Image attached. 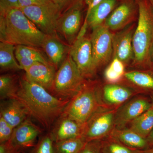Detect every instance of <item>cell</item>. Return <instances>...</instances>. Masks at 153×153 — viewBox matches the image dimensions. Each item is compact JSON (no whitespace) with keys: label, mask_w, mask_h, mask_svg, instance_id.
<instances>
[{"label":"cell","mask_w":153,"mask_h":153,"mask_svg":"<svg viewBox=\"0 0 153 153\" xmlns=\"http://www.w3.org/2000/svg\"><path fill=\"white\" fill-rule=\"evenodd\" d=\"M125 76L128 80L139 87L153 89V75L140 71L126 72Z\"/></svg>","instance_id":"obj_28"},{"label":"cell","mask_w":153,"mask_h":153,"mask_svg":"<svg viewBox=\"0 0 153 153\" xmlns=\"http://www.w3.org/2000/svg\"><path fill=\"white\" fill-rule=\"evenodd\" d=\"M25 71L27 79L43 86L50 92L56 74L52 65L36 62Z\"/></svg>","instance_id":"obj_17"},{"label":"cell","mask_w":153,"mask_h":153,"mask_svg":"<svg viewBox=\"0 0 153 153\" xmlns=\"http://www.w3.org/2000/svg\"><path fill=\"white\" fill-rule=\"evenodd\" d=\"M111 137L128 147L138 150H144L150 148L146 138L132 130H116Z\"/></svg>","instance_id":"obj_19"},{"label":"cell","mask_w":153,"mask_h":153,"mask_svg":"<svg viewBox=\"0 0 153 153\" xmlns=\"http://www.w3.org/2000/svg\"><path fill=\"white\" fill-rule=\"evenodd\" d=\"M0 116L14 128L30 117L24 105L15 98L8 99L1 102Z\"/></svg>","instance_id":"obj_16"},{"label":"cell","mask_w":153,"mask_h":153,"mask_svg":"<svg viewBox=\"0 0 153 153\" xmlns=\"http://www.w3.org/2000/svg\"></svg>","instance_id":"obj_44"},{"label":"cell","mask_w":153,"mask_h":153,"mask_svg":"<svg viewBox=\"0 0 153 153\" xmlns=\"http://www.w3.org/2000/svg\"><path fill=\"white\" fill-rule=\"evenodd\" d=\"M55 4L52 0H19L20 8L34 5H45Z\"/></svg>","instance_id":"obj_33"},{"label":"cell","mask_w":153,"mask_h":153,"mask_svg":"<svg viewBox=\"0 0 153 153\" xmlns=\"http://www.w3.org/2000/svg\"><path fill=\"white\" fill-rule=\"evenodd\" d=\"M50 132L54 142L82 137L84 126L61 115Z\"/></svg>","instance_id":"obj_14"},{"label":"cell","mask_w":153,"mask_h":153,"mask_svg":"<svg viewBox=\"0 0 153 153\" xmlns=\"http://www.w3.org/2000/svg\"><path fill=\"white\" fill-rule=\"evenodd\" d=\"M102 1V0H84V2L87 6L86 16L88 15L91 11Z\"/></svg>","instance_id":"obj_38"},{"label":"cell","mask_w":153,"mask_h":153,"mask_svg":"<svg viewBox=\"0 0 153 153\" xmlns=\"http://www.w3.org/2000/svg\"><path fill=\"white\" fill-rule=\"evenodd\" d=\"M15 53L16 57H27L46 65H52L46 60L41 52L34 47L24 45H17L16 46Z\"/></svg>","instance_id":"obj_29"},{"label":"cell","mask_w":153,"mask_h":153,"mask_svg":"<svg viewBox=\"0 0 153 153\" xmlns=\"http://www.w3.org/2000/svg\"><path fill=\"white\" fill-rule=\"evenodd\" d=\"M152 104L143 98L134 99L126 103L115 115L114 123L122 127L151 108Z\"/></svg>","instance_id":"obj_15"},{"label":"cell","mask_w":153,"mask_h":153,"mask_svg":"<svg viewBox=\"0 0 153 153\" xmlns=\"http://www.w3.org/2000/svg\"><path fill=\"white\" fill-rule=\"evenodd\" d=\"M20 8L19 0H0V10Z\"/></svg>","instance_id":"obj_36"},{"label":"cell","mask_w":153,"mask_h":153,"mask_svg":"<svg viewBox=\"0 0 153 153\" xmlns=\"http://www.w3.org/2000/svg\"><path fill=\"white\" fill-rule=\"evenodd\" d=\"M135 27L134 25L131 24L113 35V57L118 58L125 64L133 61V37Z\"/></svg>","instance_id":"obj_12"},{"label":"cell","mask_w":153,"mask_h":153,"mask_svg":"<svg viewBox=\"0 0 153 153\" xmlns=\"http://www.w3.org/2000/svg\"><path fill=\"white\" fill-rule=\"evenodd\" d=\"M54 141L50 132L39 138L30 153H54Z\"/></svg>","instance_id":"obj_30"},{"label":"cell","mask_w":153,"mask_h":153,"mask_svg":"<svg viewBox=\"0 0 153 153\" xmlns=\"http://www.w3.org/2000/svg\"><path fill=\"white\" fill-rule=\"evenodd\" d=\"M0 40L14 45L42 47L47 35L20 8L0 10Z\"/></svg>","instance_id":"obj_2"},{"label":"cell","mask_w":153,"mask_h":153,"mask_svg":"<svg viewBox=\"0 0 153 153\" xmlns=\"http://www.w3.org/2000/svg\"><path fill=\"white\" fill-rule=\"evenodd\" d=\"M69 55L84 78L94 76L97 68L94 61L90 39L85 36L77 37L70 48Z\"/></svg>","instance_id":"obj_8"},{"label":"cell","mask_w":153,"mask_h":153,"mask_svg":"<svg viewBox=\"0 0 153 153\" xmlns=\"http://www.w3.org/2000/svg\"><path fill=\"white\" fill-rule=\"evenodd\" d=\"M149 147L153 146V129L149 135L146 138Z\"/></svg>","instance_id":"obj_39"},{"label":"cell","mask_w":153,"mask_h":153,"mask_svg":"<svg viewBox=\"0 0 153 153\" xmlns=\"http://www.w3.org/2000/svg\"><path fill=\"white\" fill-rule=\"evenodd\" d=\"M101 140L87 142L79 153H102Z\"/></svg>","instance_id":"obj_32"},{"label":"cell","mask_w":153,"mask_h":153,"mask_svg":"<svg viewBox=\"0 0 153 153\" xmlns=\"http://www.w3.org/2000/svg\"><path fill=\"white\" fill-rule=\"evenodd\" d=\"M42 47L52 64L57 66L62 62L66 47L55 36H47Z\"/></svg>","instance_id":"obj_20"},{"label":"cell","mask_w":153,"mask_h":153,"mask_svg":"<svg viewBox=\"0 0 153 153\" xmlns=\"http://www.w3.org/2000/svg\"><path fill=\"white\" fill-rule=\"evenodd\" d=\"M27 118L14 128L10 141L23 152L32 149L36 146L42 133V129Z\"/></svg>","instance_id":"obj_11"},{"label":"cell","mask_w":153,"mask_h":153,"mask_svg":"<svg viewBox=\"0 0 153 153\" xmlns=\"http://www.w3.org/2000/svg\"><path fill=\"white\" fill-rule=\"evenodd\" d=\"M141 153H153V146L148 148L144 150H143Z\"/></svg>","instance_id":"obj_40"},{"label":"cell","mask_w":153,"mask_h":153,"mask_svg":"<svg viewBox=\"0 0 153 153\" xmlns=\"http://www.w3.org/2000/svg\"><path fill=\"white\" fill-rule=\"evenodd\" d=\"M14 128L0 116V143L10 140Z\"/></svg>","instance_id":"obj_31"},{"label":"cell","mask_w":153,"mask_h":153,"mask_svg":"<svg viewBox=\"0 0 153 153\" xmlns=\"http://www.w3.org/2000/svg\"><path fill=\"white\" fill-rule=\"evenodd\" d=\"M83 2L82 1L72 6L59 19L58 30L68 42H72L77 37L81 29Z\"/></svg>","instance_id":"obj_13"},{"label":"cell","mask_w":153,"mask_h":153,"mask_svg":"<svg viewBox=\"0 0 153 153\" xmlns=\"http://www.w3.org/2000/svg\"><path fill=\"white\" fill-rule=\"evenodd\" d=\"M86 142L82 137L54 142V153H79Z\"/></svg>","instance_id":"obj_24"},{"label":"cell","mask_w":153,"mask_h":153,"mask_svg":"<svg viewBox=\"0 0 153 153\" xmlns=\"http://www.w3.org/2000/svg\"><path fill=\"white\" fill-rule=\"evenodd\" d=\"M19 82L18 91L12 98L19 100L31 117L35 119L44 128L49 129L63 114L70 100L57 98L25 76L20 78Z\"/></svg>","instance_id":"obj_1"},{"label":"cell","mask_w":153,"mask_h":153,"mask_svg":"<svg viewBox=\"0 0 153 153\" xmlns=\"http://www.w3.org/2000/svg\"><path fill=\"white\" fill-rule=\"evenodd\" d=\"M52 1L58 6L60 10H61L62 9L66 7V5L68 9L79 2L84 1V0H52Z\"/></svg>","instance_id":"obj_35"},{"label":"cell","mask_w":153,"mask_h":153,"mask_svg":"<svg viewBox=\"0 0 153 153\" xmlns=\"http://www.w3.org/2000/svg\"><path fill=\"white\" fill-rule=\"evenodd\" d=\"M23 151L12 144L10 141L0 143V153H22Z\"/></svg>","instance_id":"obj_34"},{"label":"cell","mask_w":153,"mask_h":153,"mask_svg":"<svg viewBox=\"0 0 153 153\" xmlns=\"http://www.w3.org/2000/svg\"><path fill=\"white\" fill-rule=\"evenodd\" d=\"M142 151L128 147L111 137L101 140L102 153H141Z\"/></svg>","instance_id":"obj_27"},{"label":"cell","mask_w":153,"mask_h":153,"mask_svg":"<svg viewBox=\"0 0 153 153\" xmlns=\"http://www.w3.org/2000/svg\"><path fill=\"white\" fill-rule=\"evenodd\" d=\"M151 6L152 7L153 9V0H149Z\"/></svg>","instance_id":"obj_42"},{"label":"cell","mask_w":153,"mask_h":153,"mask_svg":"<svg viewBox=\"0 0 153 153\" xmlns=\"http://www.w3.org/2000/svg\"><path fill=\"white\" fill-rule=\"evenodd\" d=\"M138 15L136 0H120L104 24L111 32L119 31L131 25Z\"/></svg>","instance_id":"obj_9"},{"label":"cell","mask_w":153,"mask_h":153,"mask_svg":"<svg viewBox=\"0 0 153 153\" xmlns=\"http://www.w3.org/2000/svg\"><path fill=\"white\" fill-rule=\"evenodd\" d=\"M86 82L85 78L69 55L56 72L50 93L60 99L70 100Z\"/></svg>","instance_id":"obj_4"},{"label":"cell","mask_w":153,"mask_h":153,"mask_svg":"<svg viewBox=\"0 0 153 153\" xmlns=\"http://www.w3.org/2000/svg\"><path fill=\"white\" fill-rule=\"evenodd\" d=\"M138 22L133 37V63L139 66L150 65L153 47V9L149 0H136Z\"/></svg>","instance_id":"obj_3"},{"label":"cell","mask_w":153,"mask_h":153,"mask_svg":"<svg viewBox=\"0 0 153 153\" xmlns=\"http://www.w3.org/2000/svg\"><path fill=\"white\" fill-rule=\"evenodd\" d=\"M20 8L41 32L47 36H55L61 11L57 4L30 6Z\"/></svg>","instance_id":"obj_6"},{"label":"cell","mask_w":153,"mask_h":153,"mask_svg":"<svg viewBox=\"0 0 153 153\" xmlns=\"http://www.w3.org/2000/svg\"><path fill=\"white\" fill-rule=\"evenodd\" d=\"M120 0H102L85 16L81 27L87 29V26L93 30L103 25Z\"/></svg>","instance_id":"obj_18"},{"label":"cell","mask_w":153,"mask_h":153,"mask_svg":"<svg viewBox=\"0 0 153 153\" xmlns=\"http://www.w3.org/2000/svg\"><path fill=\"white\" fill-rule=\"evenodd\" d=\"M130 129L146 138L153 129V107L131 122Z\"/></svg>","instance_id":"obj_23"},{"label":"cell","mask_w":153,"mask_h":153,"mask_svg":"<svg viewBox=\"0 0 153 153\" xmlns=\"http://www.w3.org/2000/svg\"><path fill=\"white\" fill-rule=\"evenodd\" d=\"M114 119L113 111H97L85 125L82 137L86 142L102 139L110 131Z\"/></svg>","instance_id":"obj_10"},{"label":"cell","mask_w":153,"mask_h":153,"mask_svg":"<svg viewBox=\"0 0 153 153\" xmlns=\"http://www.w3.org/2000/svg\"><path fill=\"white\" fill-rule=\"evenodd\" d=\"M16 76L4 74L0 76V97L2 100L12 98L19 88Z\"/></svg>","instance_id":"obj_26"},{"label":"cell","mask_w":153,"mask_h":153,"mask_svg":"<svg viewBox=\"0 0 153 153\" xmlns=\"http://www.w3.org/2000/svg\"><path fill=\"white\" fill-rule=\"evenodd\" d=\"M16 47L13 44L1 41L0 66L2 70H22L16 58L15 53Z\"/></svg>","instance_id":"obj_22"},{"label":"cell","mask_w":153,"mask_h":153,"mask_svg":"<svg viewBox=\"0 0 153 153\" xmlns=\"http://www.w3.org/2000/svg\"><path fill=\"white\" fill-rule=\"evenodd\" d=\"M22 153H26V152H22Z\"/></svg>","instance_id":"obj_43"},{"label":"cell","mask_w":153,"mask_h":153,"mask_svg":"<svg viewBox=\"0 0 153 153\" xmlns=\"http://www.w3.org/2000/svg\"><path fill=\"white\" fill-rule=\"evenodd\" d=\"M125 63L117 57H113L104 71V77L110 84H116L125 76Z\"/></svg>","instance_id":"obj_25"},{"label":"cell","mask_w":153,"mask_h":153,"mask_svg":"<svg viewBox=\"0 0 153 153\" xmlns=\"http://www.w3.org/2000/svg\"><path fill=\"white\" fill-rule=\"evenodd\" d=\"M103 98L110 104L117 105L127 100L132 91L127 88L116 84H107L103 88Z\"/></svg>","instance_id":"obj_21"},{"label":"cell","mask_w":153,"mask_h":153,"mask_svg":"<svg viewBox=\"0 0 153 153\" xmlns=\"http://www.w3.org/2000/svg\"><path fill=\"white\" fill-rule=\"evenodd\" d=\"M151 60H152V63L153 62V47L152 49V52H151Z\"/></svg>","instance_id":"obj_41"},{"label":"cell","mask_w":153,"mask_h":153,"mask_svg":"<svg viewBox=\"0 0 153 153\" xmlns=\"http://www.w3.org/2000/svg\"><path fill=\"white\" fill-rule=\"evenodd\" d=\"M98 95L97 86L86 82L81 90L70 100L62 115L85 125L98 111Z\"/></svg>","instance_id":"obj_5"},{"label":"cell","mask_w":153,"mask_h":153,"mask_svg":"<svg viewBox=\"0 0 153 153\" xmlns=\"http://www.w3.org/2000/svg\"><path fill=\"white\" fill-rule=\"evenodd\" d=\"M16 58L22 70H24L25 71L30 68L34 63L38 62L27 57H16Z\"/></svg>","instance_id":"obj_37"},{"label":"cell","mask_w":153,"mask_h":153,"mask_svg":"<svg viewBox=\"0 0 153 153\" xmlns=\"http://www.w3.org/2000/svg\"><path fill=\"white\" fill-rule=\"evenodd\" d=\"M91 36L94 61L97 68L105 65L113 54L114 34L104 23L93 29Z\"/></svg>","instance_id":"obj_7"}]
</instances>
